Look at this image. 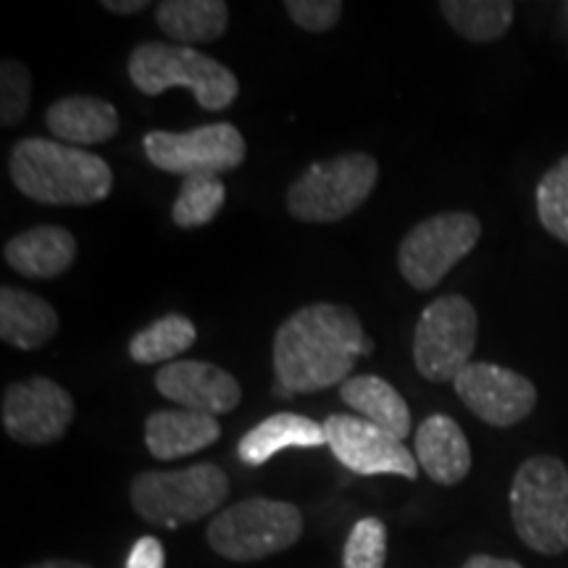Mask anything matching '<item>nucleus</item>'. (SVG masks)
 Wrapping results in <instances>:
<instances>
[{
    "instance_id": "nucleus-4",
    "label": "nucleus",
    "mask_w": 568,
    "mask_h": 568,
    "mask_svg": "<svg viewBox=\"0 0 568 568\" xmlns=\"http://www.w3.org/2000/svg\"><path fill=\"white\" fill-rule=\"evenodd\" d=\"M510 518L521 542L542 556L568 550V468L556 456L518 466L510 485Z\"/></svg>"
},
{
    "instance_id": "nucleus-23",
    "label": "nucleus",
    "mask_w": 568,
    "mask_h": 568,
    "mask_svg": "<svg viewBox=\"0 0 568 568\" xmlns=\"http://www.w3.org/2000/svg\"><path fill=\"white\" fill-rule=\"evenodd\" d=\"M439 11L460 38L493 42L500 40L514 24L516 6L510 0H443Z\"/></svg>"
},
{
    "instance_id": "nucleus-14",
    "label": "nucleus",
    "mask_w": 568,
    "mask_h": 568,
    "mask_svg": "<svg viewBox=\"0 0 568 568\" xmlns=\"http://www.w3.org/2000/svg\"><path fill=\"white\" fill-rule=\"evenodd\" d=\"M155 387L166 400L176 403L184 410L222 416L232 414L243 400V387L222 366L209 361H174L159 368Z\"/></svg>"
},
{
    "instance_id": "nucleus-17",
    "label": "nucleus",
    "mask_w": 568,
    "mask_h": 568,
    "mask_svg": "<svg viewBox=\"0 0 568 568\" xmlns=\"http://www.w3.org/2000/svg\"><path fill=\"white\" fill-rule=\"evenodd\" d=\"M222 437L216 416L197 410H155L145 422V445L153 458L176 460L211 447Z\"/></svg>"
},
{
    "instance_id": "nucleus-33",
    "label": "nucleus",
    "mask_w": 568,
    "mask_h": 568,
    "mask_svg": "<svg viewBox=\"0 0 568 568\" xmlns=\"http://www.w3.org/2000/svg\"><path fill=\"white\" fill-rule=\"evenodd\" d=\"M27 568H92V566L80 564V560L55 558V560H42V564H34V566H27Z\"/></svg>"
},
{
    "instance_id": "nucleus-21",
    "label": "nucleus",
    "mask_w": 568,
    "mask_h": 568,
    "mask_svg": "<svg viewBox=\"0 0 568 568\" xmlns=\"http://www.w3.org/2000/svg\"><path fill=\"white\" fill-rule=\"evenodd\" d=\"M339 397L347 403V408L358 410L361 418L372 422L379 429L395 439H406L410 435V408L397 389L382 376L358 374L351 376L343 387Z\"/></svg>"
},
{
    "instance_id": "nucleus-11",
    "label": "nucleus",
    "mask_w": 568,
    "mask_h": 568,
    "mask_svg": "<svg viewBox=\"0 0 568 568\" xmlns=\"http://www.w3.org/2000/svg\"><path fill=\"white\" fill-rule=\"evenodd\" d=\"M324 432L326 445L347 471L361 474V477L395 474L410 481L418 477L416 453H410L400 439L387 435L366 418L335 414L324 422Z\"/></svg>"
},
{
    "instance_id": "nucleus-27",
    "label": "nucleus",
    "mask_w": 568,
    "mask_h": 568,
    "mask_svg": "<svg viewBox=\"0 0 568 568\" xmlns=\"http://www.w3.org/2000/svg\"><path fill=\"white\" fill-rule=\"evenodd\" d=\"M387 527L382 518H361L351 529L343 552L345 568H385Z\"/></svg>"
},
{
    "instance_id": "nucleus-12",
    "label": "nucleus",
    "mask_w": 568,
    "mask_h": 568,
    "mask_svg": "<svg viewBox=\"0 0 568 568\" xmlns=\"http://www.w3.org/2000/svg\"><path fill=\"white\" fill-rule=\"evenodd\" d=\"M0 418L13 443L51 445L67 435L74 422V400L59 382L32 376L6 387Z\"/></svg>"
},
{
    "instance_id": "nucleus-1",
    "label": "nucleus",
    "mask_w": 568,
    "mask_h": 568,
    "mask_svg": "<svg viewBox=\"0 0 568 568\" xmlns=\"http://www.w3.org/2000/svg\"><path fill=\"white\" fill-rule=\"evenodd\" d=\"M372 351L374 343L353 308L337 303L303 305L276 329V385L293 395L343 387L355 361Z\"/></svg>"
},
{
    "instance_id": "nucleus-18",
    "label": "nucleus",
    "mask_w": 568,
    "mask_h": 568,
    "mask_svg": "<svg viewBox=\"0 0 568 568\" xmlns=\"http://www.w3.org/2000/svg\"><path fill=\"white\" fill-rule=\"evenodd\" d=\"M45 124L53 140L74 148H90L109 142L119 132V113L103 98L69 95L45 111Z\"/></svg>"
},
{
    "instance_id": "nucleus-31",
    "label": "nucleus",
    "mask_w": 568,
    "mask_h": 568,
    "mask_svg": "<svg viewBox=\"0 0 568 568\" xmlns=\"http://www.w3.org/2000/svg\"><path fill=\"white\" fill-rule=\"evenodd\" d=\"M464 568H524L521 564H516V560H508V558H495V556H474L468 558Z\"/></svg>"
},
{
    "instance_id": "nucleus-7",
    "label": "nucleus",
    "mask_w": 568,
    "mask_h": 568,
    "mask_svg": "<svg viewBox=\"0 0 568 568\" xmlns=\"http://www.w3.org/2000/svg\"><path fill=\"white\" fill-rule=\"evenodd\" d=\"M303 535V514L293 503L251 497L234 503L209 524V545L226 560H264L293 548Z\"/></svg>"
},
{
    "instance_id": "nucleus-3",
    "label": "nucleus",
    "mask_w": 568,
    "mask_h": 568,
    "mask_svg": "<svg viewBox=\"0 0 568 568\" xmlns=\"http://www.w3.org/2000/svg\"><path fill=\"white\" fill-rule=\"evenodd\" d=\"M130 80L142 95H161L169 88L193 90L205 111L230 109L240 92L237 77L224 63L187 45L142 42L130 55Z\"/></svg>"
},
{
    "instance_id": "nucleus-15",
    "label": "nucleus",
    "mask_w": 568,
    "mask_h": 568,
    "mask_svg": "<svg viewBox=\"0 0 568 568\" xmlns=\"http://www.w3.org/2000/svg\"><path fill=\"white\" fill-rule=\"evenodd\" d=\"M416 460L437 485H460L471 471V447L456 418L435 414L416 432Z\"/></svg>"
},
{
    "instance_id": "nucleus-13",
    "label": "nucleus",
    "mask_w": 568,
    "mask_h": 568,
    "mask_svg": "<svg viewBox=\"0 0 568 568\" xmlns=\"http://www.w3.org/2000/svg\"><path fill=\"white\" fill-rule=\"evenodd\" d=\"M453 387L474 416L497 429L524 422L537 406V387L527 376L485 361H471L453 379Z\"/></svg>"
},
{
    "instance_id": "nucleus-10",
    "label": "nucleus",
    "mask_w": 568,
    "mask_h": 568,
    "mask_svg": "<svg viewBox=\"0 0 568 568\" xmlns=\"http://www.w3.org/2000/svg\"><path fill=\"white\" fill-rule=\"evenodd\" d=\"M148 161L169 174L222 176L245 161V138L234 124L216 122L190 132H148L142 140Z\"/></svg>"
},
{
    "instance_id": "nucleus-16",
    "label": "nucleus",
    "mask_w": 568,
    "mask_h": 568,
    "mask_svg": "<svg viewBox=\"0 0 568 568\" xmlns=\"http://www.w3.org/2000/svg\"><path fill=\"white\" fill-rule=\"evenodd\" d=\"M6 264L27 280H55L77 258L74 234L63 226H34L6 243Z\"/></svg>"
},
{
    "instance_id": "nucleus-8",
    "label": "nucleus",
    "mask_w": 568,
    "mask_h": 568,
    "mask_svg": "<svg viewBox=\"0 0 568 568\" xmlns=\"http://www.w3.org/2000/svg\"><path fill=\"white\" fill-rule=\"evenodd\" d=\"M477 308L464 295H443L426 305L414 332V361L429 382H453L477 351Z\"/></svg>"
},
{
    "instance_id": "nucleus-2",
    "label": "nucleus",
    "mask_w": 568,
    "mask_h": 568,
    "mask_svg": "<svg viewBox=\"0 0 568 568\" xmlns=\"http://www.w3.org/2000/svg\"><path fill=\"white\" fill-rule=\"evenodd\" d=\"M9 169L21 195L48 205L101 203L113 184L111 166L101 155L45 138L19 140Z\"/></svg>"
},
{
    "instance_id": "nucleus-5",
    "label": "nucleus",
    "mask_w": 568,
    "mask_h": 568,
    "mask_svg": "<svg viewBox=\"0 0 568 568\" xmlns=\"http://www.w3.org/2000/svg\"><path fill=\"white\" fill-rule=\"evenodd\" d=\"M379 180V163L368 153H343L318 161L287 190V211L297 222H343L368 201Z\"/></svg>"
},
{
    "instance_id": "nucleus-26",
    "label": "nucleus",
    "mask_w": 568,
    "mask_h": 568,
    "mask_svg": "<svg viewBox=\"0 0 568 568\" xmlns=\"http://www.w3.org/2000/svg\"><path fill=\"white\" fill-rule=\"evenodd\" d=\"M537 216L552 237L568 245V155L539 180Z\"/></svg>"
},
{
    "instance_id": "nucleus-28",
    "label": "nucleus",
    "mask_w": 568,
    "mask_h": 568,
    "mask_svg": "<svg viewBox=\"0 0 568 568\" xmlns=\"http://www.w3.org/2000/svg\"><path fill=\"white\" fill-rule=\"evenodd\" d=\"M32 101V74L24 63L3 59L0 63V124L19 126Z\"/></svg>"
},
{
    "instance_id": "nucleus-29",
    "label": "nucleus",
    "mask_w": 568,
    "mask_h": 568,
    "mask_svg": "<svg viewBox=\"0 0 568 568\" xmlns=\"http://www.w3.org/2000/svg\"><path fill=\"white\" fill-rule=\"evenodd\" d=\"M290 19L305 32H326L343 17L339 0H287L284 3Z\"/></svg>"
},
{
    "instance_id": "nucleus-19",
    "label": "nucleus",
    "mask_w": 568,
    "mask_h": 568,
    "mask_svg": "<svg viewBox=\"0 0 568 568\" xmlns=\"http://www.w3.org/2000/svg\"><path fill=\"white\" fill-rule=\"evenodd\" d=\"M59 314L27 290H0V339L19 351H38L59 335Z\"/></svg>"
},
{
    "instance_id": "nucleus-30",
    "label": "nucleus",
    "mask_w": 568,
    "mask_h": 568,
    "mask_svg": "<svg viewBox=\"0 0 568 568\" xmlns=\"http://www.w3.org/2000/svg\"><path fill=\"white\" fill-rule=\"evenodd\" d=\"M166 556H163V545L155 537H140L126 558V568H163Z\"/></svg>"
},
{
    "instance_id": "nucleus-32",
    "label": "nucleus",
    "mask_w": 568,
    "mask_h": 568,
    "mask_svg": "<svg viewBox=\"0 0 568 568\" xmlns=\"http://www.w3.org/2000/svg\"><path fill=\"white\" fill-rule=\"evenodd\" d=\"M148 0H103V9H109L111 13H140L148 9Z\"/></svg>"
},
{
    "instance_id": "nucleus-20",
    "label": "nucleus",
    "mask_w": 568,
    "mask_h": 568,
    "mask_svg": "<svg viewBox=\"0 0 568 568\" xmlns=\"http://www.w3.org/2000/svg\"><path fill=\"white\" fill-rule=\"evenodd\" d=\"M326 445L324 424L301 414H274L266 422L253 426L247 435L240 439V460L247 466H264L276 453L290 450V447H322Z\"/></svg>"
},
{
    "instance_id": "nucleus-24",
    "label": "nucleus",
    "mask_w": 568,
    "mask_h": 568,
    "mask_svg": "<svg viewBox=\"0 0 568 568\" xmlns=\"http://www.w3.org/2000/svg\"><path fill=\"white\" fill-rule=\"evenodd\" d=\"M195 339L197 329L187 316L169 314L159 318V322H153L151 326H145V329L130 339V355L132 361L145 366L166 364V361L174 364L176 355L190 351L195 345Z\"/></svg>"
},
{
    "instance_id": "nucleus-6",
    "label": "nucleus",
    "mask_w": 568,
    "mask_h": 568,
    "mask_svg": "<svg viewBox=\"0 0 568 568\" xmlns=\"http://www.w3.org/2000/svg\"><path fill=\"white\" fill-rule=\"evenodd\" d=\"M230 495V479L216 464L180 471H142L132 481V508L148 524L176 529L211 516Z\"/></svg>"
},
{
    "instance_id": "nucleus-22",
    "label": "nucleus",
    "mask_w": 568,
    "mask_h": 568,
    "mask_svg": "<svg viewBox=\"0 0 568 568\" xmlns=\"http://www.w3.org/2000/svg\"><path fill=\"white\" fill-rule=\"evenodd\" d=\"M155 24L174 45H205L226 32L230 6L224 0H163L155 11Z\"/></svg>"
},
{
    "instance_id": "nucleus-9",
    "label": "nucleus",
    "mask_w": 568,
    "mask_h": 568,
    "mask_svg": "<svg viewBox=\"0 0 568 568\" xmlns=\"http://www.w3.org/2000/svg\"><path fill=\"white\" fill-rule=\"evenodd\" d=\"M481 237V222L474 213L450 211L424 219L403 237L397 268L414 290H432L447 272L474 251Z\"/></svg>"
},
{
    "instance_id": "nucleus-25",
    "label": "nucleus",
    "mask_w": 568,
    "mask_h": 568,
    "mask_svg": "<svg viewBox=\"0 0 568 568\" xmlns=\"http://www.w3.org/2000/svg\"><path fill=\"white\" fill-rule=\"evenodd\" d=\"M226 187L219 176H187L174 201V224L180 230H197L211 224L224 209Z\"/></svg>"
}]
</instances>
